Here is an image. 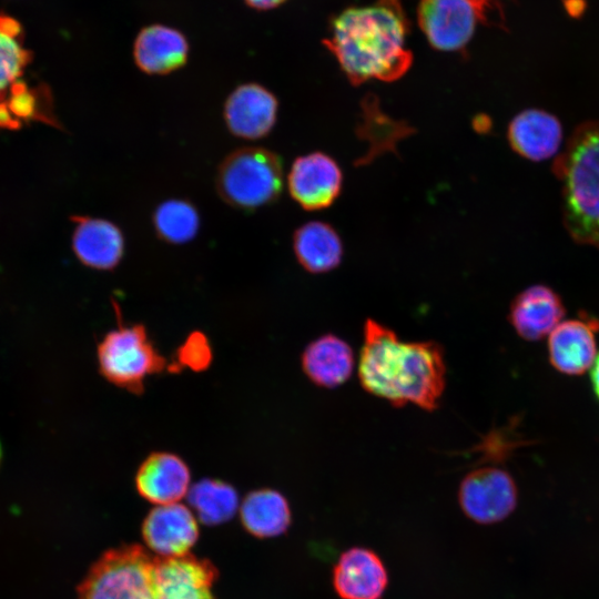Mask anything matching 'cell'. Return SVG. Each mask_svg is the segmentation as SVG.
<instances>
[{"instance_id": "cell-1", "label": "cell", "mask_w": 599, "mask_h": 599, "mask_svg": "<svg viewBox=\"0 0 599 599\" xmlns=\"http://www.w3.org/2000/svg\"><path fill=\"white\" fill-rule=\"evenodd\" d=\"M358 378L362 387L394 407L408 404L433 412L446 386L441 345L404 342L389 327L367 318L363 326Z\"/></svg>"}, {"instance_id": "cell-2", "label": "cell", "mask_w": 599, "mask_h": 599, "mask_svg": "<svg viewBox=\"0 0 599 599\" xmlns=\"http://www.w3.org/2000/svg\"><path fill=\"white\" fill-rule=\"evenodd\" d=\"M408 21L399 0L353 7L332 23L323 42L353 84L395 81L406 73L413 54L406 47Z\"/></svg>"}, {"instance_id": "cell-3", "label": "cell", "mask_w": 599, "mask_h": 599, "mask_svg": "<svg viewBox=\"0 0 599 599\" xmlns=\"http://www.w3.org/2000/svg\"><path fill=\"white\" fill-rule=\"evenodd\" d=\"M555 172L568 233L576 242L599 248V120L575 130Z\"/></svg>"}, {"instance_id": "cell-4", "label": "cell", "mask_w": 599, "mask_h": 599, "mask_svg": "<svg viewBox=\"0 0 599 599\" xmlns=\"http://www.w3.org/2000/svg\"><path fill=\"white\" fill-rule=\"evenodd\" d=\"M281 158L264 148L245 146L229 153L216 173V191L230 206L253 211L276 201L283 190Z\"/></svg>"}, {"instance_id": "cell-5", "label": "cell", "mask_w": 599, "mask_h": 599, "mask_svg": "<svg viewBox=\"0 0 599 599\" xmlns=\"http://www.w3.org/2000/svg\"><path fill=\"white\" fill-rule=\"evenodd\" d=\"M97 359L102 377L134 394L143 390L148 377L171 367L142 324L120 323L109 331L98 344Z\"/></svg>"}, {"instance_id": "cell-6", "label": "cell", "mask_w": 599, "mask_h": 599, "mask_svg": "<svg viewBox=\"0 0 599 599\" xmlns=\"http://www.w3.org/2000/svg\"><path fill=\"white\" fill-rule=\"evenodd\" d=\"M154 557L138 545L105 552L78 589V599H154Z\"/></svg>"}, {"instance_id": "cell-7", "label": "cell", "mask_w": 599, "mask_h": 599, "mask_svg": "<svg viewBox=\"0 0 599 599\" xmlns=\"http://www.w3.org/2000/svg\"><path fill=\"white\" fill-rule=\"evenodd\" d=\"M498 0H420L418 24L430 45L440 51L463 49L479 22L487 21Z\"/></svg>"}, {"instance_id": "cell-8", "label": "cell", "mask_w": 599, "mask_h": 599, "mask_svg": "<svg viewBox=\"0 0 599 599\" xmlns=\"http://www.w3.org/2000/svg\"><path fill=\"white\" fill-rule=\"evenodd\" d=\"M458 501L464 514L480 525L509 517L517 507L518 489L511 475L498 466H480L460 481Z\"/></svg>"}, {"instance_id": "cell-9", "label": "cell", "mask_w": 599, "mask_h": 599, "mask_svg": "<svg viewBox=\"0 0 599 599\" xmlns=\"http://www.w3.org/2000/svg\"><path fill=\"white\" fill-rule=\"evenodd\" d=\"M216 576L217 571L210 561L190 554L154 557V599H214L211 588Z\"/></svg>"}, {"instance_id": "cell-10", "label": "cell", "mask_w": 599, "mask_h": 599, "mask_svg": "<svg viewBox=\"0 0 599 599\" xmlns=\"http://www.w3.org/2000/svg\"><path fill=\"white\" fill-rule=\"evenodd\" d=\"M342 183L341 167L322 152L295 159L287 176L291 196L307 211L331 206L341 193Z\"/></svg>"}, {"instance_id": "cell-11", "label": "cell", "mask_w": 599, "mask_h": 599, "mask_svg": "<svg viewBox=\"0 0 599 599\" xmlns=\"http://www.w3.org/2000/svg\"><path fill=\"white\" fill-rule=\"evenodd\" d=\"M277 110L278 101L270 90L258 83H243L226 98L223 118L234 136L258 140L274 128Z\"/></svg>"}, {"instance_id": "cell-12", "label": "cell", "mask_w": 599, "mask_h": 599, "mask_svg": "<svg viewBox=\"0 0 599 599\" xmlns=\"http://www.w3.org/2000/svg\"><path fill=\"white\" fill-rule=\"evenodd\" d=\"M71 245L78 261L97 271H112L123 258L125 240L112 221L74 215Z\"/></svg>"}, {"instance_id": "cell-13", "label": "cell", "mask_w": 599, "mask_h": 599, "mask_svg": "<svg viewBox=\"0 0 599 599\" xmlns=\"http://www.w3.org/2000/svg\"><path fill=\"white\" fill-rule=\"evenodd\" d=\"M387 585L384 562L368 548L347 549L333 569V586L341 599H380Z\"/></svg>"}, {"instance_id": "cell-14", "label": "cell", "mask_w": 599, "mask_h": 599, "mask_svg": "<svg viewBox=\"0 0 599 599\" xmlns=\"http://www.w3.org/2000/svg\"><path fill=\"white\" fill-rule=\"evenodd\" d=\"M191 471L181 456L171 451H153L140 464L135 474L138 493L159 505L177 502L191 487Z\"/></svg>"}, {"instance_id": "cell-15", "label": "cell", "mask_w": 599, "mask_h": 599, "mask_svg": "<svg viewBox=\"0 0 599 599\" xmlns=\"http://www.w3.org/2000/svg\"><path fill=\"white\" fill-rule=\"evenodd\" d=\"M146 545L160 557L189 554L199 536L195 517L184 505H159L146 516L142 527Z\"/></svg>"}, {"instance_id": "cell-16", "label": "cell", "mask_w": 599, "mask_h": 599, "mask_svg": "<svg viewBox=\"0 0 599 599\" xmlns=\"http://www.w3.org/2000/svg\"><path fill=\"white\" fill-rule=\"evenodd\" d=\"M561 297L549 286L536 284L521 291L509 307V323L525 341L548 336L565 315Z\"/></svg>"}, {"instance_id": "cell-17", "label": "cell", "mask_w": 599, "mask_h": 599, "mask_svg": "<svg viewBox=\"0 0 599 599\" xmlns=\"http://www.w3.org/2000/svg\"><path fill=\"white\" fill-rule=\"evenodd\" d=\"M190 45L177 29L154 23L144 27L133 43L136 67L150 75H164L181 69L189 59Z\"/></svg>"}, {"instance_id": "cell-18", "label": "cell", "mask_w": 599, "mask_h": 599, "mask_svg": "<svg viewBox=\"0 0 599 599\" xmlns=\"http://www.w3.org/2000/svg\"><path fill=\"white\" fill-rule=\"evenodd\" d=\"M355 358L348 343L334 334H324L304 348L301 366L306 377L322 388H335L352 376Z\"/></svg>"}, {"instance_id": "cell-19", "label": "cell", "mask_w": 599, "mask_h": 599, "mask_svg": "<svg viewBox=\"0 0 599 599\" xmlns=\"http://www.w3.org/2000/svg\"><path fill=\"white\" fill-rule=\"evenodd\" d=\"M597 355L592 327L581 319L560 322L548 335L549 362L565 375L583 374L591 368Z\"/></svg>"}, {"instance_id": "cell-20", "label": "cell", "mask_w": 599, "mask_h": 599, "mask_svg": "<svg viewBox=\"0 0 599 599\" xmlns=\"http://www.w3.org/2000/svg\"><path fill=\"white\" fill-rule=\"evenodd\" d=\"M508 140L519 155L531 161H542L559 150L562 128L559 120L546 111L525 110L511 120Z\"/></svg>"}, {"instance_id": "cell-21", "label": "cell", "mask_w": 599, "mask_h": 599, "mask_svg": "<svg viewBox=\"0 0 599 599\" xmlns=\"http://www.w3.org/2000/svg\"><path fill=\"white\" fill-rule=\"evenodd\" d=\"M293 247L298 263L314 274L325 273L338 266L343 244L337 232L327 223L308 222L296 230Z\"/></svg>"}, {"instance_id": "cell-22", "label": "cell", "mask_w": 599, "mask_h": 599, "mask_svg": "<svg viewBox=\"0 0 599 599\" xmlns=\"http://www.w3.org/2000/svg\"><path fill=\"white\" fill-rule=\"evenodd\" d=\"M240 515L245 529L260 538L284 534L292 520L287 499L271 488L248 493L240 506Z\"/></svg>"}, {"instance_id": "cell-23", "label": "cell", "mask_w": 599, "mask_h": 599, "mask_svg": "<svg viewBox=\"0 0 599 599\" xmlns=\"http://www.w3.org/2000/svg\"><path fill=\"white\" fill-rule=\"evenodd\" d=\"M187 501L202 522L219 525L230 520L238 509L234 487L219 479L205 478L192 485Z\"/></svg>"}, {"instance_id": "cell-24", "label": "cell", "mask_w": 599, "mask_h": 599, "mask_svg": "<svg viewBox=\"0 0 599 599\" xmlns=\"http://www.w3.org/2000/svg\"><path fill=\"white\" fill-rule=\"evenodd\" d=\"M156 235L170 244H184L193 240L200 229V214L187 200L171 199L162 202L152 216Z\"/></svg>"}, {"instance_id": "cell-25", "label": "cell", "mask_w": 599, "mask_h": 599, "mask_svg": "<svg viewBox=\"0 0 599 599\" xmlns=\"http://www.w3.org/2000/svg\"><path fill=\"white\" fill-rule=\"evenodd\" d=\"M31 59L23 47L20 24L10 17L0 16V103H3Z\"/></svg>"}, {"instance_id": "cell-26", "label": "cell", "mask_w": 599, "mask_h": 599, "mask_svg": "<svg viewBox=\"0 0 599 599\" xmlns=\"http://www.w3.org/2000/svg\"><path fill=\"white\" fill-rule=\"evenodd\" d=\"M13 120L17 129L23 122L41 121L60 129L53 112V101L48 88H29L24 82H18L2 103Z\"/></svg>"}, {"instance_id": "cell-27", "label": "cell", "mask_w": 599, "mask_h": 599, "mask_svg": "<svg viewBox=\"0 0 599 599\" xmlns=\"http://www.w3.org/2000/svg\"><path fill=\"white\" fill-rule=\"evenodd\" d=\"M182 366L192 369L207 367L211 361V348L206 338L201 333L191 334L179 349V358Z\"/></svg>"}, {"instance_id": "cell-28", "label": "cell", "mask_w": 599, "mask_h": 599, "mask_svg": "<svg viewBox=\"0 0 599 599\" xmlns=\"http://www.w3.org/2000/svg\"><path fill=\"white\" fill-rule=\"evenodd\" d=\"M564 7L569 16L578 18L585 12L587 3L585 0H564Z\"/></svg>"}, {"instance_id": "cell-29", "label": "cell", "mask_w": 599, "mask_h": 599, "mask_svg": "<svg viewBox=\"0 0 599 599\" xmlns=\"http://www.w3.org/2000/svg\"><path fill=\"white\" fill-rule=\"evenodd\" d=\"M286 0H244V2L256 10H270L284 3Z\"/></svg>"}, {"instance_id": "cell-30", "label": "cell", "mask_w": 599, "mask_h": 599, "mask_svg": "<svg viewBox=\"0 0 599 599\" xmlns=\"http://www.w3.org/2000/svg\"><path fill=\"white\" fill-rule=\"evenodd\" d=\"M590 379H591L593 393L599 399V353L591 366Z\"/></svg>"}, {"instance_id": "cell-31", "label": "cell", "mask_w": 599, "mask_h": 599, "mask_svg": "<svg viewBox=\"0 0 599 599\" xmlns=\"http://www.w3.org/2000/svg\"><path fill=\"white\" fill-rule=\"evenodd\" d=\"M1 458H2V448H1V444H0V463H1Z\"/></svg>"}]
</instances>
